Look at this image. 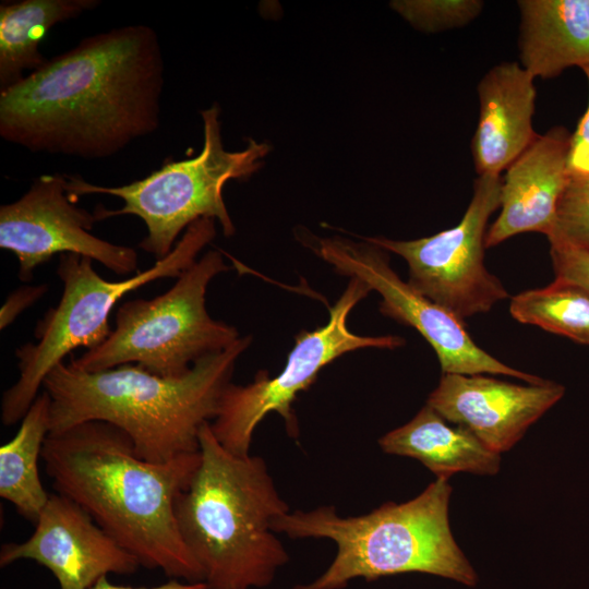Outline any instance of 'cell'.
<instances>
[{"label":"cell","instance_id":"cell-1","mask_svg":"<svg viewBox=\"0 0 589 589\" xmlns=\"http://www.w3.org/2000/svg\"><path fill=\"white\" fill-rule=\"evenodd\" d=\"M164 85L154 28L105 31L0 92V136L32 153L108 158L158 130Z\"/></svg>","mask_w":589,"mask_h":589},{"label":"cell","instance_id":"cell-2","mask_svg":"<svg viewBox=\"0 0 589 589\" xmlns=\"http://www.w3.org/2000/svg\"><path fill=\"white\" fill-rule=\"evenodd\" d=\"M41 459L55 491L84 508L141 566L171 579L203 581L175 514L177 497L200 465V450L149 462L122 430L88 421L48 434Z\"/></svg>","mask_w":589,"mask_h":589},{"label":"cell","instance_id":"cell-3","mask_svg":"<svg viewBox=\"0 0 589 589\" xmlns=\"http://www.w3.org/2000/svg\"><path fill=\"white\" fill-rule=\"evenodd\" d=\"M251 336L197 361L178 377H163L139 364L84 372L64 362L46 376L50 397L49 434L88 421L122 430L137 456L163 464L200 450V430L212 422Z\"/></svg>","mask_w":589,"mask_h":589},{"label":"cell","instance_id":"cell-4","mask_svg":"<svg viewBox=\"0 0 589 589\" xmlns=\"http://www.w3.org/2000/svg\"><path fill=\"white\" fill-rule=\"evenodd\" d=\"M199 440L200 465L175 504L180 536L207 589L267 587L289 561L273 530L289 505L262 457L231 454L209 422Z\"/></svg>","mask_w":589,"mask_h":589},{"label":"cell","instance_id":"cell-5","mask_svg":"<svg viewBox=\"0 0 589 589\" xmlns=\"http://www.w3.org/2000/svg\"><path fill=\"white\" fill-rule=\"evenodd\" d=\"M452 490L447 480L436 479L410 501L387 502L358 516H340L332 505L289 512L273 522V530L335 543L332 563L304 589H342L357 578L413 572L474 587L478 574L449 527Z\"/></svg>","mask_w":589,"mask_h":589},{"label":"cell","instance_id":"cell-6","mask_svg":"<svg viewBox=\"0 0 589 589\" xmlns=\"http://www.w3.org/2000/svg\"><path fill=\"white\" fill-rule=\"evenodd\" d=\"M216 236L215 220L201 218L190 225L172 251L134 276L109 281L97 274L93 260L73 253L59 256L57 274L63 284L59 303L37 322L36 342L15 350L19 378L1 400V421L12 425L23 419L49 372L73 350H87L110 335L109 315L128 292L160 279L178 278Z\"/></svg>","mask_w":589,"mask_h":589},{"label":"cell","instance_id":"cell-7","mask_svg":"<svg viewBox=\"0 0 589 589\" xmlns=\"http://www.w3.org/2000/svg\"><path fill=\"white\" fill-rule=\"evenodd\" d=\"M204 142L199 155L183 160L166 161L145 178L118 187L91 183L80 176L67 175V192L71 199L89 194L119 197V209L98 205L97 221L115 216L140 217L147 235L139 247L156 261L167 256L181 232L201 218L217 220L225 236L236 228L224 201V187L229 180H245L262 166L269 152L266 143L252 139L241 151H227L223 144L219 108L216 104L201 111Z\"/></svg>","mask_w":589,"mask_h":589},{"label":"cell","instance_id":"cell-8","mask_svg":"<svg viewBox=\"0 0 589 589\" xmlns=\"http://www.w3.org/2000/svg\"><path fill=\"white\" fill-rule=\"evenodd\" d=\"M228 269L219 251H207L166 292L121 303L108 338L69 364L84 372L139 364L163 377L187 374L240 337L236 327L214 320L206 309L209 283Z\"/></svg>","mask_w":589,"mask_h":589},{"label":"cell","instance_id":"cell-9","mask_svg":"<svg viewBox=\"0 0 589 589\" xmlns=\"http://www.w3.org/2000/svg\"><path fill=\"white\" fill-rule=\"evenodd\" d=\"M370 287L350 278L347 288L329 309L326 324L296 336L284 369L271 377L259 371L247 385L232 382L225 389L218 412L209 422L219 444L233 455H250L255 429L271 412L285 421L290 436L298 435V422L292 405L302 390L309 388L320 371L340 356L363 348L396 349L405 339L396 335L361 336L350 330L348 316L364 299Z\"/></svg>","mask_w":589,"mask_h":589},{"label":"cell","instance_id":"cell-10","mask_svg":"<svg viewBox=\"0 0 589 589\" xmlns=\"http://www.w3.org/2000/svg\"><path fill=\"white\" fill-rule=\"evenodd\" d=\"M501 176H478L471 201L453 228L414 240L365 239L401 256L408 283L461 321L486 313L509 297L483 262L488 221L501 207Z\"/></svg>","mask_w":589,"mask_h":589},{"label":"cell","instance_id":"cell-11","mask_svg":"<svg viewBox=\"0 0 589 589\" xmlns=\"http://www.w3.org/2000/svg\"><path fill=\"white\" fill-rule=\"evenodd\" d=\"M314 251L335 271L365 283L381 296L380 311L408 325L430 344L443 374H494L528 384L545 380L516 370L480 348L466 330L464 321L404 281L392 268L385 250L364 239L354 242L340 237L322 238Z\"/></svg>","mask_w":589,"mask_h":589},{"label":"cell","instance_id":"cell-12","mask_svg":"<svg viewBox=\"0 0 589 589\" xmlns=\"http://www.w3.org/2000/svg\"><path fill=\"white\" fill-rule=\"evenodd\" d=\"M95 223L94 212L68 194L67 175H41L19 200L0 206V248L15 255L25 283L36 267L64 253L89 257L121 276L137 271L136 250L94 236Z\"/></svg>","mask_w":589,"mask_h":589},{"label":"cell","instance_id":"cell-13","mask_svg":"<svg viewBox=\"0 0 589 589\" xmlns=\"http://www.w3.org/2000/svg\"><path fill=\"white\" fill-rule=\"evenodd\" d=\"M20 560L49 569L60 589H88L108 574L131 575L141 566L84 508L59 493L49 495L26 541L1 546V567Z\"/></svg>","mask_w":589,"mask_h":589},{"label":"cell","instance_id":"cell-14","mask_svg":"<svg viewBox=\"0 0 589 589\" xmlns=\"http://www.w3.org/2000/svg\"><path fill=\"white\" fill-rule=\"evenodd\" d=\"M564 394L563 385L548 380L519 385L482 374H443L426 405L501 454Z\"/></svg>","mask_w":589,"mask_h":589},{"label":"cell","instance_id":"cell-15","mask_svg":"<svg viewBox=\"0 0 589 589\" xmlns=\"http://www.w3.org/2000/svg\"><path fill=\"white\" fill-rule=\"evenodd\" d=\"M572 133L555 125L509 165L502 179L501 212L489 227L485 249L525 232L552 233L558 201L568 183Z\"/></svg>","mask_w":589,"mask_h":589},{"label":"cell","instance_id":"cell-16","mask_svg":"<svg viewBox=\"0 0 589 589\" xmlns=\"http://www.w3.org/2000/svg\"><path fill=\"white\" fill-rule=\"evenodd\" d=\"M533 81L515 61L494 65L478 83L479 117L470 145L478 176H500L537 137Z\"/></svg>","mask_w":589,"mask_h":589},{"label":"cell","instance_id":"cell-17","mask_svg":"<svg viewBox=\"0 0 589 589\" xmlns=\"http://www.w3.org/2000/svg\"><path fill=\"white\" fill-rule=\"evenodd\" d=\"M519 60L533 77L589 67V0H519Z\"/></svg>","mask_w":589,"mask_h":589},{"label":"cell","instance_id":"cell-18","mask_svg":"<svg viewBox=\"0 0 589 589\" xmlns=\"http://www.w3.org/2000/svg\"><path fill=\"white\" fill-rule=\"evenodd\" d=\"M378 444L386 454L419 460L437 479L447 480L456 472L496 474L501 466V454L466 428L449 425L428 405L408 423L383 435Z\"/></svg>","mask_w":589,"mask_h":589},{"label":"cell","instance_id":"cell-19","mask_svg":"<svg viewBox=\"0 0 589 589\" xmlns=\"http://www.w3.org/2000/svg\"><path fill=\"white\" fill-rule=\"evenodd\" d=\"M99 0H20L0 4V92L43 68L40 43L55 25L75 20Z\"/></svg>","mask_w":589,"mask_h":589},{"label":"cell","instance_id":"cell-20","mask_svg":"<svg viewBox=\"0 0 589 589\" xmlns=\"http://www.w3.org/2000/svg\"><path fill=\"white\" fill-rule=\"evenodd\" d=\"M50 431V397L41 390L9 442L0 447V496L33 525L49 495L39 477L38 461Z\"/></svg>","mask_w":589,"mask_h":589},{"label":"cell","instance_id":"cell-21","mask_svg":"<svg viewBox=\"0 0 589 589\" xmlns=\"http://www.w3.org/2000/svg\"><path fill=\"white\" fill-rule=\"evenodd\" d=\"M509 312L522 324L589 346V293L574 285L554 279L543 288L519 292L512 298Z\"/></svg>","mask_w":589,"mask_h":589},{"label":"cell","instance_id":"cell-22","mask_svg":"<svg viewBox=\"0 0 589 589\" xmlns=\"http://www.w3.org/2000/svg\"><path fill=\"white\" fill-rule=\"evenodd\" d=\"M390 7L421 32L437 33L462 27L482 11L480 0H398Z\"/></svg>","mask_w":589,"mask_h":589},{"label":"cell","instance_id":"cell-23","mask_svg":"<svg viewBox=\"0 0 589 589\" xmlns=\"http://www.w3.org/2000/svg\"><path fill=\"white\" fill-rule=\"evenodd\" d=\"M548 240L562 241L589 252V176L569 177Z\"/></svg>","mask_w":589,"mask_h":589},{"label":"cell","instance_id":"cell-24","mask_svg":"<svg viewBox=\"0 0 589 589\" xmlns=\"http://www.w3.org/2000/svg\"><path fill=\"white\" fill-rule=\"evenodd\" d=\"M549 242L555 279L589 293V252L557 240Z\"/></svg>","mask_w":589,"mask_h":589},{"label":"cell","instance_id":"cell-25","mask_svg":"<svg viewBox=\"0 0 589 589\" xmlns=\"http://www.w3.org/2000/svg\"><path fill=\"white\" fill-rule=\"evenodd\" d=\"M582 72L589 87V67L585 68ZM567 169L569 177L589 176V99L586 111L570 135Z\"/></svg>","mask_w":589,"mask_h":589},{"label":"cell","instance_id":"cell-26","mask_svg":"<svg viewBox=\"0 0 589 589\" xmlns=\"http://www.w3.org/2000/svg\"><path fill=\"white\" fill-rule=\"evenodd\" d=\"M47 289L46 285L22 286L11 292L0 310L1 329H4L21 312L35 303Z\"/></svg>","mask_w":589,"mask_h":589},{"label":"cell","instance_id":"cell-27","mask_svg":"<svg viewBox=\"0 0 589 589\" xmlns=\"http://www.w3.org/2000/svg\"><path fill=\"white\" fill-rule=\"evenodd\" d=\"M88 589H207L203 581L200 582H181L179 579H170L166 584L155 587H129L113 585L108 581L107 577L100 578L94 586Z\"/></svg>","mask_w":589,"mask_h":589},{"label":"cell","instance_id":"cell-28","mask_svg":"<svg viewBox=\"0 0 589 589\" xmlns=\"http://www.w3.org/2000/svg\"><path fill=\"white\" fill-rule=\"evenodd\" d=\"M291 589H304V585H297L292 587Z\"/></svg>","mask_w":589,"mask_h":589}]
</instances>
